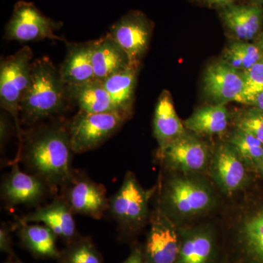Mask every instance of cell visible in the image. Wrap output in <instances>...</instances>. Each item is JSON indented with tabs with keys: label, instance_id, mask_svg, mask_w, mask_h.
Instances as JSON below:
<instances>
[{
	"label": "cell",
	"instance_id": "cell-13",
	"mask_svg": "<svg viewBox=\"0 0 263 263\" xmlns=\"http://www.w3.org/2000/svg\"><path fill=\"white\" fill-rule=\"evenodd\" d=\"M245 81L243 72L222 61L208 66L203 76V89L216 104L242 103Z\"/></svg>",
	"mask_w": 263,
	"mask_h": 263
},
{
	"label": "cell",
	"instance_id": "cell-28",
	"mask_svg": "<svg viewBox=\"0 0 263 263\" xmlns=\"http://www.w3.org/2000/svg\"><path fill=\"white\" fill-rule=\"evenodd\" d=\"M57 259L59 263H103L101 254L88 237H77L67 243Z\"/></svg>",
	"mask_w": 263,
	"mask_h": 263
},
{
	"label": "cell",
	"instance_id": "cell-34",
	"mask_svg": "<svg viewBox=\"0 0 263 263\" xmlns=\"http://www.w3.org/2000/svg\"><path fill=\"white\" fill-rule=\"evenodd\" d=\"M204 3L210 6L214 7H224L228 6V5L234 4L236 0H202Z\"/></svg>",
	"mask_w": 263,
	"mask_h": 263
},
{
	"label": "cell",
	"instance_id": "cell-24",
	"mask_svg": "<svg viewBox=\"0 0 263 263\" xmlns=\"http://www.w3.org/2000/svg\"><path fill=\"white\" fill-rule=\"evenodd\" d=\"M214 252L212 232L205 228H197L183 237L176 263H210Z\"/></svg>",
	"mask_w": 263,
	"mask_h": 263
},
{
	"label": "cell",
	"instance_id": "cell-32",
	"mask_svg": "<svg viewBox=\"0 0 263 263\" xmlns=\"http://www.w3.org/2000/svg\"><path fill=\"white\" fill-rule=\"evenodd\" d=\"M11 122L7 117V114L3 113L1 114V121H0V143H1V148L5 147V143L8 141V138L11 135L12 127Z\"/></svg>",
	"mask_w": 263,
	"mask_h": 263
},
{
	"label": "cell",
	"instance_id": "cell-36",
	"mask_svg": "<svg viewBox=\"0 0 263 263\" xmlns=\"http://www.w3.org/2000/svg\"><path fill=\"white\" fill-rule=\"evenodd\" d=\"M257 43L258 44L259 47H260L263 53V34H262V36H261L260 38H259V41Z\"/></svg>",
	"mask_w": 263,
	"mask_h": 263
},
{
	"label": "cell",
	"instance_id": "cell-12",
	"mask_svg": "<svg viewBox=\"0 0 263 263\" xmlns=\"http://www.w3.org/2000/svg\"><path fill=\"white\" fill-rule=\"evenodd\" d=\"M181 241L167 214L159 210L152 218L143 252L146 263H176Z\"/></svg>",
	"mask_w": 263,
	"mask_h": 263
},
{
	"label": "cell",
	"instance_id": "cell-11",
	"mask_svg": "<svg viewBox=\"0 0 263 263\" xmlns=\"http://www.w3.org/2000/svg\"><path fill=\"white\" fill-rule=\"evenodd\" d=\"M13 164L11 171L5 176L1 185L2 199L7 206L41 203L48 193L52 192L51 188L37 176L21 171L18 159Z\"/></svg>",
	"mask_w": 263,
	"mask_h": 263
},
{
	"label": "cell",
	"instance_id": "cell-18",
	"mask_svg": "<svg viewBox=\"0 0 263 263\" xmlns=\"http://www.w3.org/2000/svg\"><path fill=\"white\" fill-rule=\"evenodd\" d=\"M153 130L159 148H164L187 133L176 113L172 97L167 90L162 91L156 104Z\"/></svg>",
	"mask_w": 263,
	"mask_h": 263
},
{
	"label": "cell",
	"instance_id": "cell-35",
	"mask_svg": "<svg viewBox=\"0 0 263 263\" xmlns=\"http://www.w3.org/2000/svg\"><path fill=\"white\" fill-rule=\"evenodd\" d=\"M252 105H253V106L259 108V110L263 111V92L259 94L258 96L255 98V100H254V103H252Z\"/></svg>",
	"mask_w": 263,
	"mask_h": 263
},
{
	"label": "cell",
	"instance_id": "cell-23",
	"mask_svg": "<svg viewBox=\"0 0 263 263\" xmlns=\"http://www.w3.org/2000/svg\"><path fill=\"white\" fill-rule=\"evenodd\" d=\"M139 67L128 65L103 81L114 107L119 111L130 113Z\"/></svg>",
	"mask_w": 263,
	"mask_h": 263
},
{
	"label": "cell",
	"instance_id": "cell-2",
	"mask_svg": "<svg viewBox=\"0 0 263 263\" xmlns=\"http://www.w3.org/2000/svg\"><path fill=\"white\" fill-rule=\"evenodd\" d=\"M67 99L60 70L46 57L34 60L29 86L20 105L21 121L27 125H37L64 111Z\"/></svg>",
	"mask_w": 263,
	"mask_h": 263
},
{
	"label": "cell",
	"instance_id": "cell-26",
	"mask_svg": "<svg viewBox=\"0 0 263 263\" xmlns=\"http://www.w3.org/2000/svg\"><path fill=\"white\" fill-rule=\"evenodd\" d=\"M243 252L253 263H263V212L249 219L241 231Z\"/></svg>",
	"mask_w": 263,
	"mask_h": 263
},
{
	"label": "cell",
	"instance_id": "cell-17",
	"mask_svg": "<svg viewBox=\"0 0 263 263\" xmlns=\"http://www.w3.org/2000/svg\"><path fill=\"white\" fill-rule=\"evenodd\" d=\"M221 16L235 41L250 42L260 30L263 9L258 5L232 4L222 8Z\"/></svg>",
	"mask_w": 263,
	"mask_h": 263
},
{
	"label": "cell",
	"instance_id": "cell-33",
	"mask_svg": "<svg viewBox=\"0 0 263 263\" xmlns=\"http://www.w3.org/2000/svg\"><path fill=\"white\" fill-rule=\"evenodd\" d=\"M122 263H146L143 251L139 247L135 248L127 258Z\"/></svg>",
	"mask_w": 263,
	"mask_h": 263
},
{
	"label": "cell",
	"instance_id": "cell-9",
	"mask_svg": "<svg viewBox=\"0 0 263 263\" xmlns=\"http://www.w3.org/2000/svg\"><path fill=\"white\" fill-rule=\"evenodd\" d=\"M152 24L140 12H130L112 25L108 34L127 53L130 65L140 66L149 46Z\"/></svg>",
	"mask_w": 263,
	"mask_h": 263
},
{
	"label": "cell",
	"instance_id": "cell-14",
	"mask_svg": "<svg viewBox=\"0 0 263 263\" xmlns=\"http://www.w3.org/2000/svg\"><path fill=\"white\" fill-rule=\"evenodd\" d=\"M211 170L213 179L227 194L239 190L247 177L245 162L228 142L216 147Z\"/></svg>",
	"mask_w": 263,
	"mask_h": 263
},
{
	"label": "cell",
	"instance_id": "cell-39",
	"mask_svg": "<svg viewBox=\"0 0 263 263\" xmlns=\"http://www.w3.org/2000/svg\"><path fill=\"white\" fill-rule=\"evenodd\" d=\"M6 263H21V262H6Z\"/></svg>",
	"mask_w": 263,
	"mask_h": 263
},
{
	"label": "cell",
	"instance_id": "cell-4",
	"mask_svg": "<svg viewBox=\"0 0 263 263\" xmlns=\"http://www.w3.org/2000/svg\"><path fill=\"white\" fill-rule=\"evenodd\" d=\"M129 116L119 110L93 114L79 110L67 123L72 152L82 154L101 146L122 127Z\"/></svg>",
	"mask_w": 263,
	"mask_h": 263
},
{
	"label": "cell",
	"instance_id": "cell-20",
	"mask_svg": "<svg viewBox=\"0 0 263 263\" xmlns=\"http://www.w3.org/2000/svg\"><path fill=\"white\" fill-rule=\"evenodd\" d=\"M66 89L67 98L75 102L82 111L96 114L117 110L103 81L95 79L77 86H66Z\"/></svg>",
	"mask_w": 263,
	"mask_h": 263
},
{
	"label": "cell",
	"instance_id": "cell-16",
	"mask_svg": "<svg viewBox=\"0 0 263 263\" xmlns=\"http://www.w3.org/2000/svg\"><path fill=\"white\" fill-rule=\"evenodd\" d=\"M95 41L67 43V53L60 70L66 86H77L95 80L92 64Z\"/></svg>",
	"mask_w": 263,
	"mask_h": 263
},
{
	"label": "cell",
	"instance_id": "cell-15",
	"mask_svg": "<svg viewBox=\"0 0 263 263\" xmlns=\"http://www.w3.org/2000/svg\"><path fill=\"white\" fill-rule=\"evenodd\" d=\"M73 214L63 197L57 196L49 204L37 207L20 221L24 223L42 222L57 237L68 243L78 237Z\"/></svg>",
	"mask_w": 263,
	"mask_h": 263
},
{
	"label": "cell",
	"instance_id": "cell-31",
	"mask_svg": "<svg viewBox=\"0 0 263 263\" xmlns=\"http://www.w3.org/2000/svg\"><path fill=\"white\" fill-rule=\"evenodd\" d=\"M10 228L5 224H3L0 228V249L2 252L15 256L12 248V239L10 233Z\"/></svg>",
	"mask_w": 263,
	"mask_h": 263
},
{
	"label": "cell",
	"instance_id": "cell-1",
	"mask_svg": "<svg viewBox=\"0 0 263 263\" xmlns=\"http://www.w3.org/2000/svg\"><path fill=\"white\" fill-rule=\"evenodd\" d=\"M67 123L41 124L23 134L16 157L53 193L68 182L74 171Z\"/></svg>",
	"mask_w": 263,
	"mask_h": 263
},
{
	"label": "cell",
	"instance_id": "cell-19",
	"mask_svg": "<svg viewBox=\"0 0 263 263\" xmlns=\"http://www.w3.org/2000/svg\"><path fill=\"white\" fill-rule=\"evenodd\" d=\"M92 64L95 79L101 81L130 65L127 53L108 34L95 41Z\"/></svg>",
	"mask_w": 263,
	"mask_h": 263
},
{
	"label": "cell",
	"instance_id": "cell-29",
	"mask_svg": "<svg viewBox=\"0 0 263 263\" xmlns=\"http://www.w3.org/2000/svg\"><path fill=\"white\" fill-rule=\"evenodd\" d=\"M242 72L245 81L242 103L252 105L255 98L263 92V60Z\"/></svg>",
	"mask_w": 263,
	"mask_h": 263
},
{
	"label": "cell",
	"instance_id": "cell-37",
	"mask_svg": "<svg viewBox=\"0 0 263 263\" xmlns=\"http://www.w3.org/2000/svg\"><path fill=\"white\" fill-rule=\"evenodd\" d=\"M259 167H260V169L262 170V171L263 172V159L262 162H261L260 164H259Z\"/></svg>",
	"mask_w": 263,
	"mask_h": 263
},
{
	"label": "cell",
	"instance_id": "cell-7",
	"mask_svg": "<svg viewBox=\"0 0 263 263\" xmlns=\"http://www.w3.org/2000/svg\"><path fill=\"white\" fill-rule=\"evenodd\" d=\"M214 196L206 184L189 177H174L164 184L162 203L181 216H193L212 206Z\"/></svg>",
	"mask_w": 263,
	"mask_h": 263
},
{
	"label": "cell",
	"instance_id": "cell-10",
	"mask_svg": "<svg viewBox=\"0 0 263 263\" xmlns=\"http://www.w3.org/2000/svg\"><path fill=\"white\" fill-rule=\"evenodd\" d=\"M157 156L167 168L183 173L198 172L206 167L209 151L204 142L186 133L167 146L159 148Z\"/></svg>",
	"mask_w": 263,
	"mask_h": 263
},
{
	"label": "cell",
	"instance_id": "cell-5",
	"mask_svg": "<svg viewBox=\"0 0 263 263\" xmlns=\"http://www.w3.org/2000/svg\"><path fill=\"white\" fill-rule=\"evenodd\" d=\"M153 194V190L142 187L133 173H127L119 190L109 198L108 212L120 230L135 231L144 224Z\"/></svg>",
	"mask_w": 263,
	"mask_h": 263
},
{
	"label": "cell",
	"instance_id": "cell-25",
	"mask_svg": "<svg viewBox=\"0 0 263 263\" xmlns=\"http://www.w3.org/2000/svg\"><path fill=\"white\" fill-rule=\"evenodd\" d=\"M262 60V51L257 43L234 41L224 48L221 61L243 72Z\"/></svg>",
	"mask_w": 263,
	"mask_h": 263
},
{
	"label": "cell",
	"instance_id": "cell-38",
	"mask_svg": "<svg viewBox=\"0 0 263 263\" xmlns=\"http://www.w3.org/2000/svg\"><path fill=\"white\" fill-rule=\"evenodd\" d=\"M254 2H257V3H263V0H253Z\"/></svg>",
	"mask_w": 263,
	"mask_h": 263
},
{
	"label": "cell",
	"instance_id": "cell-22",
	"mask_svg": "<svg viewBox=\"0 0 263 263\" xmlns=\"http://www.w3.org/2000/svg\"><path fill=\"white\" fill-rule=\"evenodd\" d=\"M18 234L22 245L38 258L58 259L61 252L57 247V236L46 226L19 221Z\"/></svg>",
	"mask_w": 263,
	"mask_h": 263
},
{
	"label": "cell",
	"instance_id": "cell-21",
	"mask_svg": "<svg viewBox=\"0 0 263 263\" xmlns=\"http://www.w3.org/2000/svg\"><path fill=\"white\" fill-rule=\"evenodd\" d=\"M230 119L224 105L215 104L197 108L183 124L186 129L197 136H216L227 130Z\"/></svg>",
	"mask_w": 263,
	"mask_h": 263
},
{
	"label": "cell",
	"instance_id": "cell-27",
	"mask_svg": "<svg viewBox=\"0 0 263 263\" xmlns=\"http://www.w3.org/2000/svg\"><path fill=\"white\" fill-rule=\"evenodd\" d=\"M228 142L245 163L259 166L263 159V143L257 138L236 127L230 133Z\"/></svg>",
	"mask_w": 263,
	"mask_h": 263
},
{
	"label": "cell",
	"instance_id": "cell-8",
	"mask_svg": "<svg viewBox=\"0 0 263 263\" xmlns=\"http://www.w3.org/2000/svg\"><path fill=\"white\" fill-rule=\"evenodd\" d=\"M61 190V196L74 214L100 219L108 212L109 199L105 186L82 171L74 170L70 179Z\"/></svg>",
	"mask_w": 263,
	"mask_h": 263
},
{
	"label": "cell",
	"instance_id": "cell-6",
	"mask_svg": "<svg viewBox=\"0 0 263 263\" xmlns=\"http://www.w3.org/2000/svg\"><path fill=\"white\" fill-rule=\"evenodd\" d=\"M62 25L61 22L43 15L32 3L19 1L15 3L11 18L5 27L4 38L21 43L45 39L64 41L55 33Z\"/></svg>",
	"mask_w": 263,
	"mask_h": 263
},
{
	"label": "cell",
	"instance_id": "cell-30",
	"mask_svg": "<svg viewBox=\"0 0 263 263\" xmlns=\"http://www.w3.org/2000/svg\"><path fill=\"white\" fill-rule=\"evenodd\" d=\"M235 125L263 143V111L259 108L254 107L238 114L235 119Z\"/></svg>",
	"mask_w": 263,
	"mask_h": 263
},
{
	"label": "cell",
	"instance_id": "cell-3",
	"mask_svg": "<svg viewBox=\"0 0 263 263\" xmlns=\"http://www.w3.org/2000/svg\"><path fill=\"white\" fill-rule=\"evenodd\" d=\"M33 52L28 46L2 60L0 65V103L13 117L20 142L23 133L19 120L20 105L30 81Z\"/></svg>",
	"mask_w": 263,
	"mask_h": 263
}]
</instances>
